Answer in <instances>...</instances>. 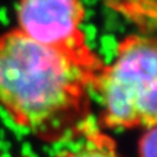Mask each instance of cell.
Here are the masks:
<instances>
[{
	"label": "cell",
	"mask_w": 157,
	"mask_h": 157,
	"mask_svg": "<svg viewBox=\"0 0 157 157\" xmlns=\"http://www.w3.org/2000/svg\"><path fill=\"white\" fill-rule=\"evenodd\" d=\"M100 67L98 56L79 57L13 30L0 37V105L37 136L59 139L81 115Z\"/></svg>",
	"instance_id": "6da1fadb"
},
{
	"label": "cell",
	"mask_w": 157,
	"mask_h": 157,
	"mask_svg": "<svg viewBox=\"0 0 157 157\" xmlns=\"http://www.w3.org/2000/svg\"><path fill=\"white\" fill-rule=\"evenodd\" d=\"M157 51L147 35L117 42L115 61L95 75L93 87L104 108V123L114 129L156 126Z\"/></svg>",
	"instance_id": "7a4b0ae2"
},
{
	"label": "cell",
	"mask_w": 157,
	"mask_h": 157,
	"mask_svg": "<svg viewBox=\"0 0 157 157\" xmlns=\"http://www.w3.org/2000/svg\"><path fill=\"white\" fill-rule=\"evenodd\" d=\"M19 31L31 40L79 57H94L86 40L82 0H20L16 9Z\"/></svg>",
	"instance_id": "3957f363"
},
{
	"label": "cell",
	"mask_w": 157,
	"mask_h": 157,
	"mask_svg": "<svg viewBox=\"0 0 157 157\" xmlns=\"http://www.w3.org/2000/svg\"><path fill=\"white\" fill-rule=\"evenodd\" d=\"M105 2L108 6L139 25L142 30H155L156 0H105Z\"/></svg>",
	"instance_id": "277c9868"
},
{
	"label": "cell",
	"mask_w": 157,
	"mask_h": 157,
	"mask_svg": "<svg viewBox=\"0 0 157 157\" xmlns=\"http://www.w3.org/2000/svg\"><path fill=\"white\" fill-rule=\"evenodd\" d=\"M57 157H120L116 153L114 141L101 134L83 136V144L79 150L64 152Z\"/></svg>",
	"instance_id": "5b68a950"
},
{
	"label": "cell",
	"mask_w": 157,
	"mask_h": 157,
	"mask_svg": "<svg viewBox=\"0 0 157 157\" xmlns=\"http://www.w3.org/2000/svg\"><path fill=\"white\" fill-rule=\"evenodd\" d=\"M157 131L156 126L147 129V131L144 134V136L140 140L139 145V151H140V157H156V145H157Z\"/></svg>",
	"instance_id": "8992f818"
},
{
	"label": "cell",
	"mask_w": 157,
	"mask_h": 157,
	"mask_svg": "<svg viewBox=\"0 0 157 157\" xmlns=\"http://www.w3.org/2000/svg\"><path fill=\"white\" fill-rule=\"evenodd\" d=\"M32 152H33V151H32V146H31V144H29V142H24V144H22V147H21V155H22L24 157H29Z\"/></svg>",
	"instance_id": "52a82bcc"
},
{
	"label": "cell",
	"mask_w": 157,
	"mask_h": 157,
	"mask_svg": "<svg viewBox=\"0 0 157 157\" xmlns=\"http://www.w3.org/2000/svg\"><path fill=\"white\" fill-rule=\"evenodd\" d=\"M10 147H11V144L8 142V141H4V140H3V142H2V147H0V152H9Z\"/></svg>",
	"instance_id": "ba28073f"
},
{
	"label": "cell",
	"mask_w": 157,
	"mask_h": 157,
	"mask_svg": "<svg viewBox=\"0 0 157 157\" xmlns=\"http://www.w3.org/2000/svg\"><path fill=\"white\" fill-rule=\"evenodd\" d=\"M8 116H10V114H9V111L3 106V105H0V119L2 120H4L5 117H8Z\"/></svg>",
	"instance_id": "9c48e42d"
},
{
	"label": "cell",
	"mask_w": 157,
	"mask_h": 157,
	"mask_svg": "<svg viewBox=\"0 0 157 157\" xmlns=\"http://www.w3.org/2000/svg\"><path fill=\"white\" fill-rule=\"evenodd\" d=\"M0 157H11V153L10 152H2L0 153Z\"/></svg>",
	"instance_id": "30bf717a"
},
{
	"label": "cell",
	"mask_w": 157,
	"mask_h": 157,
	"mask_svg": "<svg viewBox=\"0 0 157 157\" xmlns=\"http://www.w3.org/2000/svg\"><path fill=\"white\" fill-rule=\"evenodd\" d=\"M4 136H5L4 130H0V140H4Z\"/></svg>",
	"instance_id": "8fae6325"
},
{
	"label": "cell",
	"mask_w": 157,
	"mask_h": 157,
	"mask_svg": "<svg viewBox=\"0 0 157 157\" xmlns=\"http://www.w3.org/2000/svg\"><path fill=\"white\" fill-rule=\"evenodd\" d=\"M29 157H38V156H37V155H36L35 152H32V153H31V155H30Z\"/></svg>",
	"instance_id": "7c38bea8"
}]
</instances>
